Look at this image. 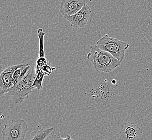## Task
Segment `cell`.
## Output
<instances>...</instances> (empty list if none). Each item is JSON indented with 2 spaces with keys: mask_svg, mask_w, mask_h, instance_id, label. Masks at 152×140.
<instances>
[{
  "mask_svg": "<svg viewBox=\"0 0 152 140\" xmlns=\"http://www.w3.org/2000/svg\"><path fill=\"white\" fill-rule=\"evenodd\" d=\"M36 76L35 66L28 65L24 69L18 82L7 90L4 95L10 96L15 104L23 102L32 92L31 87Z\"/></svg>",
  "mask_w": 152,
  "mask_h": 140,
  "instance_id": "obj_1",
  "label": "cell"
},
{
  "mask_svg": "<svg viewBox=\"0 0 152 140\" xmlns=\"http://www.w3.org/2000/svg\"><path fill=\"white\" fill-rule=\"evenodd\" d=\"M90 51L86 57L97 71L110 72L121 64V61L115 58L108 52L101 50L96 44L90 46Z\"/></svg>",
  "mask_w": 152,
  "mask_h": 140,
  "instance_id": "obj_2",
  "label": "cell"
},
{
  "mask_svg": "<svg viewBox=\"0 0 152 140\" xmlns=\"http://www.w3.org/2000/svg\"><path fill=\"white\" fill-rule=\"evenodd\" d=\"M96 45L101 50L108 52L121 62L125 58V51L129 47L128 43L111 37L107 34L100 38L96 42Z\"/></svg>",
  "mask_w": 152,
  "mask_h": 140,
  "instance_id": "obj_3",
  "label": "cell"
},
{
  "mask_svg": "<svg viewBox=\"0 0 152 140\" xmlns=\"http://www.w3.org/2000/svg\"><path fill=\"white\" fill-rule=\"evenodd\" d=\"M29 130L25 120L22 119L12 120L3 128L2 131L3 140H25Z\"/></svg>",
  "mask_w": 152,
  "mask_h": 140,
  "instance_id": "obj_4",
  "label": "cell"
},
{
  "mask_svg": "<svg viewBox=\"0 0 152 140\" xmlns=\"http://www.w3.org/2000/svg\"><path fill=\"white\" fill-rule=\"evenodd\" d=\"M91 8L86 3L82 9L75 14L71 16H64V18L71 24L74 28H82L85 27L91 15Z\"/></svg>",
  "mask_w": 152,
  "mask_h": 140,
  "instance_id": "obj_5",
  "label": "cell"
},
{
  "mask_svg": "<svg viewBox=\"0 0 152 140\" xmlns=\"http://www.w3.org/2000/svg\"><path fill=\"white\" fill-rule=\"evenodd\" d=\"M142 134V129L134 122H124L119 131L120 140H138Z\"/></svg>",
  "mask_w": 152,
  "mask_h": 140,
  "instance_id": "obj_6",
  "label": "cell"
},
{
  "mask_svg": "<svg viewBox=\"0 0 152 140\" xmlns=\"http://www.w3.org/2000/svg\"><path fill=\"white\" fill-rule=\"evenodd\" d=\"M26 64H18L9 66L1 73L0 76V94H5L7 90L13 86V74L16 70L23 67Z\"/></svg>",
  "mask_w": 152,
  "mask_h": 140,
  "instance_id": "obj_7",
  "label": "cell"
},
{
  "mask_svg": "<svg viewBox=\"0 0 152 140\" xmlns=\"http://www.w3.org/2000/svg\"><path fill=\"white\" fill-rule=\"evenodd\" d=\"M86 3L85 0H61L59 12L63 16H71L80 10Z\"/></svg>",
  "mask_w": 152,
  "mask_h": 140,
  "instance_id": "obj_8",
  "label": "cell"
},
{
  "mask_svg": "<svg viewBox=\"0 0 152 140\" xmlns=\"http://www.w3.org/2000/svg\"><path fill=\"white\" fill-rule=\"evenodd\" d=\"M54 128H42L40 130H36L32 131L29 136L25 140H45L47 137L51 133Z\"/></svg>",
  "mask_w": 152,
  "mask_h": 140,
  "instance_id": "obj_9",
  "label": "cell"
},
{
  "mask_svg": "<svg viewBox=\"0 0 152 140\" xmlns=\"http://www.w3.org/2000/svg\"><path fill=\"white\" fill-rule=\"evenodd\" d=\"M45 33L44 32L43 29L39 28L37 30V36L39 39V57H44V39Z\"/></svg>",
  "mask_w": 152,
  "mask_h": 140,
  "instance_id": "obj_10",
  "label": "cell"
},
{
  "mask_svg": "<svg viewBox=\"0 0 152 140\" xmlns=\"http://www.w3.org/2000/svg\"><path fill=\"white\" fill-rule=\"evenodd\" d=\"M44 74L41 71L38 72L37 73L36 77L32 84L31 89L33 90L34 88H37L38 90H41L43 88V82L44 80Z\"/></svg>",
  "mask_w": 152,
  "mask_h": 140,
  "instance_id": "obj_11",
  "label": "cell"
},
{
  "mask_svg": "<svg viewBox=\"0 0 152 140\" xmlns=\"http://www.w3.org/2000/svg\"><path fill=\"white\" fill-rule=\"evenodd\" d=\"M46 64H48V61L45 57H38V59L36 61L35 66L36 73L41 71V67Z\"/></svg>",
  "mask_w": 152,
  "mask_h": 140,
  "instance_id": "obj_12",
  "label": "cell"
},
{
  "mask_svg": "<svg viewBox=\"0 0 152 140\" xmlns=\"http://www.w3.org/2000/svg\"><path fill=\"white\" fill-rule=\"evenodd\" d=\"M28 65V64H26L23 67H21L19 68V69H18L14 72V74H13V84H14V86L18 82V80L20 78V76H21V74L23 71L24 69Z\"/></svg>",
  "mask_w": 152,
  "mask_h": 140,
  "instance_id": "obj_13",
  "label": "cell"
},
{
  "mask_svg": "<svg viewBox=\"0 0 152 140\" xmlns=\"http://www.w3.org/2000/svg\"><path fill=\"white\" fill-rule=\"evenodd\" d=\"M54 70H55V67L52 68L49 65L46 64L41 67V71L44 76H49Z\"/></svg>",
  "mask_w": 152,
  "mask_h": 140,
  "instance_id": "obj_14",
  "label": "cell"
},
{
  "mask_svg": "<svg viewBox=\"0 0 152 140\" xmlns=\"http://www.w3.org/2000/svg\"><path fill=\"white\" fill-rule=\"evenodd\" d=\"M63 139L59 135L50 134L45 140H61Z\"/></svg>",
  "mask_w": 152,
  "mask_h": 140,
  "instance_id": "obj_15",
  "label": "cell"
},
{
  "mask_svg": "<svg viewBox=\"0 0 152 140\" xmlns=\"http://www.w3.org/2000/svg\"><path fill=\"white\" fill-rule=\"evenodd\" d=\"M61 140H72V138H71V137L69 135H67V136H66V138H65V139H63H63Z\"/></svg>",
  "mask_w": 152,
  "mask_h": 140,
  "instance_id": "obj_16",
  "label": "cell"
}]
</instances>
